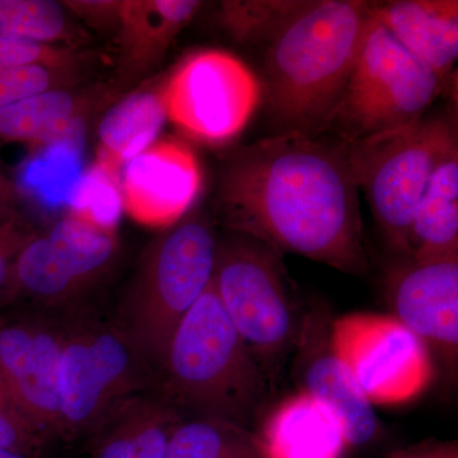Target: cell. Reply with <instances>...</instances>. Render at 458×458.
<instances>
[{
	"mask_svg": "<svg viewBox=\"0 0 458 458\" xmlns=\"http://www.w3.org/2000/svg\"><path fill=\"white\" fill-rule=\"evenodd\" d=\"M360 191L343 140L280 132L227 157L216 201L231 232L360 276L369 259Z\"/></svg>",
	"mask_w": 458,
	"mask_h": 458,
	"instance_id": "cell-1",
	"label": "cell"
},
{
	"mask_svg": "<svg viewBox=\"0 0 458 458\" xmlns=\"http://www.w3.org/2000/svg\"><path fill=\"white\" fill-rule=\"evenodd\" d=\"M373 14L370 2L303 0L265 45L262 102L280 132L330 129Z\"/></svg>",
	"mask_w": 458,
	"mask_h": 458,
	"instance_id": "cell-2",
	"label": "cell"
},
{
	"mask_svg": "<svg viewBox=\"0 0 458 458\" xmlns=\"http://www.w3.org/2000/svg\"><path fill=\"white\" fill-rule=\"evenodd\" d=\"M153 393L183 420L212 419L254 430L273 386L229 319L212 284L172 336Z\"/></svg>",
	"mask_w": 458,
	"mask_h": 458,
	"instance_id": "cell-3",
	"label": "cell"
},
{
	"mask_svg": "<svg viewBox=\"0 0 458 458\" xmlns=\"http://www.w3.org/2000/svg\"><path fill=\"white\" fill-rule=\"evenodd\" d=\"M218 238L198 203L148 247L114 324L153 373L174 331L212 284Z\"/></svg>",
	"mask_w": 458,
	"mask_h": 458,
	"instance_id": "cell-4",
	"label": "cell"
},
{
	"mask_svg": "<svg viewBox=\"0 0 458 458\" xmlns=\"http://www.w3.org/2000/svg\"><path fill=\"white\" fill-rule=\"evenodd\" d=\"M213 285L232 324L276 387L293 355L304 316L282 254L256 238L231 232L216 243Z\"/></svg>",
	"mask_w": 458,
	"mask_h": 458,
	"instance_id": "cell-5",
	"label": "cell"
},
{
	"mask_svg": "<svg viewBox=\"0 0 458 458\" xmlns=\"http://www.w3.org/2000/svg\"><path fill=\"white\" fill-rule=\"evenodd\" d=\"M457 126L447 114H423L394 131L344 141L349 164L393 255L408 256L419 201Z\"/></svg>",
	"mask_w": 458,
	"mask_h": 458,
	"instance_id": "cell-6",
	"label": "cell"
},
{
	"mask_svg": "<svg viewBox=\"0 0 458 458\" xmlns=\"http://www.w3.org/2000/svg\"><path fill=\"white\" fill-rule=\"evenodd\" d=\"M155 373L114 322L66 325L60 366L62 438H92L123 403L152 390Z\"/></svg>",
	"mask_w": 458,
	"mask_h": 458,
	"instance_id": "cell-7",
	"label": "cell"
},
{
	"mask_svg": "<svg viewBox=\"0 0 458 458\" xmlns=\"http://www.w3.org/2000/svg\"><path fill=\"white\" fill-rule=\"evenodd\" d=\"M443 89L373 16L330 131L345 141L394 131L426 114Z\"/></svg>",
	"mask_w": 458,
	"mask_h": 458,
	"instance_id": "cell-8",
	"label": "cell"
},
{
	"mask_svg": "<svg viewBox=\"0 0 458 458\" xmlns=\"http://www.w3.org/2000/svg\"><path fill=\"white\" fill-rule=\"evenodd\" d=\"M165 114L183 134L207 144L234 140L262 104L254 72L222 50L190 54L164 83Z\"/></svg>",
	"mask_w": 458,
	"mask_h": 458,
	"instance_id": "cell-9",
	"label": "cell"
},
{
	"mask_svg": "<svg viewBox=\"0 0 458 458\" xmlns=\"http://www.w3.org/2000/svg\"><path fill=\"white\" fill-rule=\"evenodd\" d=\"M119 238L68 212L44 233L35 232L16 259L13 298L25 297L49 309L73 306L113 267Z\"/></svg>",
	"mask_w": 458,
	"mask_h": 458,
	"instance_id": "cell-10",
	"label": "cell"
},
{
	"mask_svg": "<svg viewBox=\"0 0 458 458\" xmlns=\"http://www.w3.org/2000/svg\"><path fill=\"white\" fill-rule=\"evenodd\" d=\"M331 342L373 406L409 403L436 378L432 352L394 316H340L331 325Z\"/></svg>",
	"mask_w": 458,
	"mask_h": 458,
	"instance_id": "cell-11",
	"label": "cell"
},
{
	"mask_svg": "<svg viewBox=\"0 0 458 458\" xmlns=\"http://www.w3.org/2000/svg\"><path fill=\"white\" fill-rule=\"evenodd\" d=\"M394 318L454 372L458 357V255L417 260L393 255L382 279Z\"/></svg>",
	"mask_w": 458,
	"mask_h": 458,
	"instance_id": "cell-12",
	"label": "cell"
},
{
	"mask_svg": "<svg viewBox=\"0 0 458 458\" xmlns=\"http://www.w3.org/2000/svg\"><path fill=\"white\" fill-rule=\"evenodd\" d=\"M66 325L27 318L0 325V375L45 441L62 438L60 366Z\"/></svg>",
	"mask_w": 458,
	"mask_h": 458,
	"instance_id": "cell-13",
	"label": "cell"
},
{
	"mask_svg": "<svg viewBox=\"0 0 458 458\" xmlns=\"http://www.w3.org/2000/svg\"><path fill=\"white\" fill-rule=\"evenodd\" d=\"M333 321L322 303L304 311L293 352V377L298 391L310 394L334 415L349 447H361L375 438L378 420L375 406L334 349Z\"/></svg>",
	"mask_w": 458,
	"mask_h": 458,
	"instance_id": "cell-14",
	"label": "cell"
},
{
	"mask_svg": "<svg viewBox=\"0 0 458 458\" xmlns=\"http://www.w3.org/2000/svg\"><path fill=\"white\" fill-rule=\"evenodd\" d=\"M120 183L123 212L141 225L165 229L197 204L203 172L185 141L165 137L125 165Z\"/></svg>",
	"mask_w": 458,
	"mask_h": 458,
	"instance_id": "cell-15",
	"label": "cell"
},
{
	"mask_svg": "<svg viewBox=\"0 0 458 458\" xmlns=\"http://www.w3.org/2000/svg\"><path fill=\"white\" fill-rule=\"evenodd\" d=\"M116 96V87H71L47 90L0 108V147L11 143L75 147L87 117L106 107Z\"/></svg>",
	"mask_w": 458,
	"mask_h": 458,
	"instance_id": "cell-16",
	"label": "cell"
},
{
	"mask_svg": "<svg viewBox=\"0 0 458 458\" xmlns=\"http://www.w3.org/2000/svg\"><path fill=\"white\" fill-rule=\"evenodd\" d=\"M203 4L198 0H122L116 29L122 83L137 82L155 71Z\"/></svg>",
	"mask_w": 458,
	"mask_h": 458,
	"instance_id": "cell-17",
	"label": "cell"
},
{
	"mask_svg": "<svg viewBox=\"0 0 458 458\" xmlns=\"http://www.w3.org/2000/svg\"><path fill=\"white\" fill-rule=\"evenodd\" d=\"M370 9L401 47L445 87L458 59L457 0L370 2Z\"/></svg>",
	"mask_w": 458,
	"mask_h": 458,
	"instance_id": "cell-18",
	"label": "cell"
},
{
	"mask_svg": "<svg viewBox=\"0 0 458 458\" xmlns=\"http://www.w3.org/2000/svg\"><path fill=\"white\" fill-rule=\"evenodd\" d=\"M258 424L269 458H343L349 448L334 415L303 391L267 409Z\"/></svg>",
	"mask_w": 458,
	"mask_h": 458,
	"instance_id": "cell-19",
	"label": "cell"
},
{
	"mask_svg": "<svg viewBox=\"0 0 458 458\" xmlns=\"http://www.w3.org/2000/svg\"><path fill=\"white\" fill-rule=\"evenodd\" d=\"M179 412L153 391L123 403L92 437L89 458H165Z\"/></svg>",
	"mask_w": 458,
	"mask_h": 458,
	"instance_id": "cell-20",
	"label": "cell"
},
{
	"mask_svg": "<svg viewBox=\"0 0 458 458\" xmlns=\"http://www.w3.org/2000/svg\"><path fill=\"white\" fill-rule=\"evenodd\" d=\"M165 120L164 84L119 99L99 123L96 164L122 179L125 165L158 140Z\"/></svg>",
	"mask_w": 458,
	"mask_h": 458,
	"instance_id": "cell-21",
	"label": "cell"
},
{
	"mask_svg": "<svg viewBox=\"0 0 458 458\" xmlns=\"http://www.w3.org/2000/svg\"><path fill=\"white\" fill-rule=\"evenodd\" d=\"M458 255V140L445 150L419 201L408 256L437 260Z\"/></svg>",
	"mask_w": 458,
	"mask_h": 458,
	"instance_id": "cell-22",
	"label": "cell"
},
{
	"mask_svg": "<svg viewBox=\"0 0 458 458\" xmlns=\"http://www.w3.org/2000/svg\"><path fill=\"white\" fill-rule=\"evenodd\" d=\"M165 458H269L255 430L212 419L183 420Z\"/></svg>",
	"mask_w": 458,
	"mask_h": 458,
	"instance_id": "cell-23",
	"label": "cell"
},
{
	"mask_svg": "<svg viewBox=\"0 0 458 458\" xmlns=\"http://www.w3.org/2000/svg\"><path fill=\"white\" fill-rule=\"evenodd\" d=\"M62 2L0 0V38L71 44L78 36Z\"/></svg>",
	"mask_w": 458,
	"mask_h": 458,
	"instance_id": "cell-24",
	"label": "cell"
},
{
	"mask_svg": "<svg viewBox=\"0 0 458 458\" xmlns=\"http://www.w3.org/2000/svg\"><path fill=\"white\" fill-rule=\"evenodd\" d=\"M302 4L303 0H227L219 4L216 23L238 44L265 47Z\"/></svg>",
	"mask_w": 458,
	"mask_h": 458,
	"instance_id": "cell-25",
	"label": "cell"
},
{
	"mask_svg": "<svg viewBox=\"0 0 458 458\" xmlns=\"http://www.w3.org/2000/svg\"><path fill=\"white\" fill-rule=\"evenodd\" d=\"M68 212L117 231V222L123 212L120 179H114L93 162L74 183Z\"/></svg>",
	"mask_w": 458,
	"mask_h": 458,
	"instance_id": "cell-26",
	"label": "cell"
},
{
	"mask_svg": "<svg viewBox=\"0 0 458 458\" xmlns=\"http://www.w3.org/2000/svg\"><path fill=\"white\" fill-rule=\"evenodd\" d=\"M80 65H27L0 73V108L47 90L71 89L82 81Z\"/></svg>",
	"mask_w": 458,
	"mask_h": 458,
	"instance_id": "cell-27",
	"label": "cell"
},
{
	"mask_svg": "<svg viewBox=\"0 0 458 458\" xmlns=\"http://www.w3.org/2000/svg\"><path fill=\"white\" fill-rule=\"evenodd\" d=\"M47 443L17 405L0 375V447L38 458Z\"/></svg>",
	"mask_w": 458,
	"mask_h": 458,
	"instance_id": "cell-28",
	"label": "cell"
},
{
	"mask_svg": "<svg viewBox=\"0 0 458 458\" xmlns=\"http://www.w3.org/2000/svg\"><path fill=\"white\" fill-rule=\"evenodd\" d=\"M80 65V55L71 47L0 38V73L27 65Z\"/></svg>",
	"mask_w": 458,
	"mask_h": 458,
	"instance_id": "cell-29",
	"label": "cell"
},
{
	"mask_svg": "<svg viewBox=\"0 0 458 458\" xmlns=\"http://www.w3.org/2000/svg\"><path fill=\"white\" fill-rule=\"evenodd\" d=\"M35 232L20 219H0V304L13 300V270L21 249Z\"/></svg>",
	"mask_w": 458,
	"mask_h": 458,
	"instance_id": "cell-30",
	"label": "cell"
},
{
	"mask_svg": "<svg viewBox=\"0 0 458 458\" xmlns=\"http://www.w3.org/2000/svg\"><path fill=\"white\" fill-rule=\"evenodd\" d=\"M63 7L84 22L102 31L116 32L122 0H65Z\"/></svg>",
	"mask_w": 458,
	"mask_h": 458,
	"instance_id": "cell-31",
	"label": "cell"
},
{
	"mask_svg": "<svg viewBox=\"0 0 458 458\" xmlns=\"http://www.w3.org/2000/svg\"><path fill=\"white\" fill-rule=\"evenodd\" d=\"M388 458H458L456 442L430 441L414 445Z\"/></svg>",
	"mask_w": 458,
	"mask_h": 458,
	"instance_id": "cell-32",
	"label": "cell"
},
{
	"mask_svg": "<svg viewBox=\"0 0 458 458\" xmlns=\"http://www.w3.org/2000/svg\"><path fill=\"white\" fill-rule=\"evenodd\" d=\"M16 198L13 182L0 171V219L16 218Z\"/></svg>",
	"mask_w": 458,
	"mask_h": 458,
	"instance_id": "cell-33",
	"label": "cell"
},
{
	"mask_svg": "<svg viewBox=\"0 0 458 458\" xmlns=\"http://www.w3.org/2000/svg\"><path fill=\"white\" fill-rule=\"evenodd\" d=\"M0 458H35L27 456V454H18V452L5 450L0 447Z\"/></svg>",
	"mask_w": 458,
	"mask_h": 458,
	"instance_id": "cell-34",
	"label": "cell"
}]
</instances>
